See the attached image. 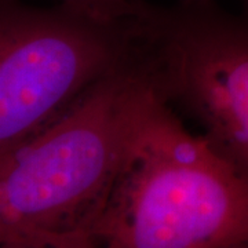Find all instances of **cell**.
Wrapping results in <instances>:
<instances>
[{
  "label": "cell",
  "instance_id": "3957f363",
  "mask_svg": "<svg viewBox=\"0 0 248 248\" xmlns=\"http://www.w3.org/2000/svg\"><path fill=\"white\" fill-rule=\"evenodd\" d=\"M138 14L102 19L65 4L37 9L1 0L0 156L58 120L133 58L141 42Z\"/></svg>",
  "mask_w": 248,
  "mask_h": 248
},
{
  "label": "cell",
  "instance_id": "9c48e42d",
  "mask_svg": "<svg viewBox=\"0 0 248 248\" xmlns=\"http://www.w3.org/2000/svg\"><path fill=\"white\" fill-rule=\"evenodd\" d=\"M244 1H246V6H247V7H248V0H244Z\"/></svg>",
  "mask_w": 248,
  "mask_h": 248
},
{
  "label": "cell",
  "instance_id": "52a82bcc",
  "mask_svg": "<svg viewBox=\"0 0 248 248\" xmlns=\"http://www.w3.org/2000/svg\"><path fill=\"white\" fill-rule=\"evenodd\" d=\"M211 1L214 0H179V3H182V4H207Z\"/></svg>",
  "mask_w": 248,
  "mask_h": 248
},
{
  "label": "cell",
  "instance_id": "5b68a950",
  "mask_svg": "<svg viewBox=\"0 0 248 248\" xmlns=\"http://www.w3.org/2000/svg\"><path fill=\"white\" fill-rule=\"evenodd\" d=\"M61 4L102 19H123L137 16L143 0H61Z\"/></svg>",
  "mask_w": 248,
  "mask_h": 248
},
{
  "label": "cell",
  "instance_id": "6da1fadb",
  "mask_svg": "<svg viewBox=\"0 0 248 248\" xmlns=\"http://www.w3.org/2000/svg\"><path fill=\"white\" fill-rule=\"evenodd\" d=\"M159 97L140 43L58 120L0 156V241L90 233Z\"/></svg>",
  "mask_w": 248,
  "mask_h": 248
},
{
  "label": "cell",
  "instance_id": "277c9868",
  "mask_svg": "<svg viewBox=\"0 0 248 248\" xmlns=\"http://www.w3.org/2000/svg\"><path fill=\"white\" fill-rule=\"evenodd\" d=\"M155 84L172 109L203 128L218 153L248 174V7H156L138 16Z\"/></svg>",
  "mask_w": 248,
  "mask_h": 248
},
{
  "label": "cell",
  "instance_id": "ba28073f",
  "mask_svg": "<svg viewBox=\"0 0 248 248\" xmlns=\"http://www.w3.org/2000/svg\"><path fill=\"white\" fill-rule=\"evenodd\" d=\"M236 248H248V243L247 244H243V246H240V247H236Z\"/></svg>",
  "mask_w": 248,
  "mask_h": 248
},
{
  "label": "cell",
  "instance_id": "8992f818",
  "mask_svg": "<svg viewBox=\"0 0 248 248\" xmlns=\"http://www.w3.org/2000/svg\"><path fill=\"white\" fill-rule=\"evenodd\" d=\"M0 248H101V246L93 234L76 232L0 241Z\"/></svg>",
  "mask_w": 248,
  "mask_h": 248
},
{
  "label": "cell",
  "instance_id": "7a4b0ae2",
  "mask_svg": "<svg viewBox=\"0 0 248 248\" xmlns=\"http://www.w3.org/2000/svg\"><path fill=\"white\" fill-rule=\"evenodd\" d=\"M90 234L102 248L240 247L248 174L190 133L160 94Z\"/></svg>",
  "mask_w": 248,
  "mask_h": 248
}]
</instances>
